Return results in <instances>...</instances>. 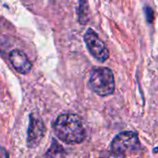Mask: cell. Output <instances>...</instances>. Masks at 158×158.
Segmentation results:
<instances>
[{
    "mask_svg": "<svg viewBox=\"0 0 158 158\" xmlns=\"http://www.w3.org/2000/svg\"><path fill=\"white\" fill-rule=\"evenodd\" d=\"M56 135L69 144L81 143L85 139V130L81 118L72 113L62 114L54 123Z\"/></svg>",
    "mask_w": 158,
    "mask_h": 158,
    "instance_id": "6da1fadb",
    "label": "cell"
},
{
    "mask_svg": "<svg viewBox=\"0 0 158 158\" xmlns=\"http://www.w3.org/2000/svg\"><path fill=\"white\" fill-rule=\"evenodd\" d=\"M92 90L100 96H108L115 91V78L108 68H95L92 70L89 80Z\"/></svg>",
    "mask_w": 158,
    "mask_h": 158,
    "instance_id": "7a4b0ae2",
    "label": "cell"
},
{
    "mask_svg": "<svg viewBox=\"0 0 158 158\" xmlns=\"http://www.w3.org/2000/svg\"><path fill=\"white\" fill-rule=\"evenodd\" d=\"M140 147L138 134L134 131H122L111 143V152L113 156L118 157H126L131 153L137 152Z\"/></svg>",
    "mask_w": 158,
    "mask_h": 158,
    "instance_id": "3957f363",
    "label": "cell"
},
{
    "mask_svg": "<svg viewBox=\"0 0 158 158\" xmlns=\"http://www.w3.org/2000/svg\"><path fill=\"white\" fill-rule=\"evenodd\" d=\"M84 42L91 55L97 60L104 62L109 57V51L105 43L93 29H88L84 34Z\"/></svg>",
    "mask_w": 158,
    "mask_h": 158,
    "instance_id": "277c9868",
    "label": "cell"
},
{
    "mask_svg": "<svg viewBox=\"0 0 158 158\" xmlns=\"http://www.w3.org/2000/svg\"><path fill=\"white\" fill-rule=\"evenodd\" d=\"M44 131H45V128L43 121L39 118L31 115L30 124L28 129V136H27L28 146L31 148L36 147L43 140Z\"/></svg>",
    "mask_w": 158,
    "mask_h": 158,
    "instance_id": "5b68a950",
    "label": "cell"
},
{
    "mask_svg": "<svg viewBox=\"0 0 158 158\" xmlns=\"http://www.w3.org/2000/svg\"><path fill=\"white\" fill-rule=\"evenodd\" d=\"M8 59L12 67L20 74H28L31 69L30 59L21 50H12L8 55Z\"/></svg>",
    "mask_w": 158,
    "mask_h": 158,
    "instance_id": "8992f818",
    "label": "cell"
}]
</instances>
